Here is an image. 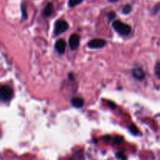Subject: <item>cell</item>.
Here are the masks:
<instances>
[{
  "label": "cell",
  "instance_id": "obj_1",
  "mask_svg": "<svg viewBox=\"0 0 160 160\" xmlns=\"http://www.w3.org/2000/svg\"><path fill=\"white\" fill-rule=\"evenodd\" d=\"M112 27L116 31L121 35H128L131 31V27L120 20H115L112 22Z\"/></svg>",
  "mask_w": 160,
  "mask_h": 160
},
{
  "label": "cell",
  "instance_id": "obj_2",
  "mask_svg": "<svg viewBox=\"0 0 160 160\" xmlns=\"http://www.w3.org/2000/svg\"><path fill=\"white\" fill-rule=\"evenodd\" d=\"M13 95L12 88L8 86H0V100L3 102L9 101Z\"/></svg>",
  "mask_w": 160,
  "mask_h": 160
},
{
  "label": "cell",
  "instance_id": "obj_3",
  "mask_svg": "<svg viewBox=\"0 0 160 160\" xmlns=\"http://www.w3.org/2000/svg\"><path fill=\"white\" fill-rule=\"evenodd\" d=\"M68 28L69 24L66 20H59L56 22V24H55V33L56 35H59L65 32L68 29Z\"/></svg>",
  "mask_w": 160,
  "mask_h": 160
},
{
  "label": "cell",
  "instance_id": "obj_4",
  "mask_svg": "<svg viewBox=\"0 0 160 160\" xmlns=\"http://www.w3.org/2000/svg\"><path fill=\"white\" fill-rule=\"evenodd\" d=\"M106 44V42L104 39H95L91 40L88 44V46L90 49H99L102 48Z\"/></svg>",
  "mask_w": 160,
  "mask_h": 160
},
{
  "label": "cell",
  "instance_id": "obj_5",
  "mask_svg": "<svg viewBox=\"0 0 160 160\" xmlns=\"http://www.w3.org/2000/svg\"><path fill=\"white\" fill-rule=\"evenodd\" d=\"M69 44H70V46L71 50H76L79 46L80 44L79 35L77 34L71 35V36L70 37V39H69Z\"/></svg>",
  "mask_w": 160,
  "mask_h": 160
},
{
  "label": "cell",
  "instance_id": "obj_6",
  "mask_svg": "<svg viewBox=\"0 0 160 160\" xmlns=\"http://www.w3.org/2000/svg\"><path fill=\"white\" fill-rule=\"evenodd\" d=\"M66 46H67V43H66L65 40L64 39H59L57 42H56V50H57V52L60 54L64 53L66 50Z\"/></svg>",
  "mask_w": 160,
  "mask_h": 160
},
{
  "label": "cell",
  "instance_id": "obj_7",
  "mask_svg": "<svg viewBox=\"0 0 160 160\" xmlns=\"http://www.w3.org/2000/svg\"><path fill=\"white\" fill-rule=\"evenodd\" d=\"M133 75L136 79L142 81L144 78H145V72L142 68H135L133 71Z\"/></svg>",
  "mask_w": 160,
  "mask_h": 160
},
{
  "label": "cell",
  "instance_id": "obj_8",
  "mask_svg": "<svg viewBox=\"0 0 160 160\" xmlns=\"http://www.w3.org/2000/svg\"><path fill=\"white\" fill-rule=\"evenodd\" d=\"M71 104L75 108H81L84 104V100L81 97H74L72 99Z\"/></svg>",
  "mask_w": 160,
  "mask_h": 160
},
{
  "label": "cell",
  "instance_id": "obj_9",
  "mask_svg": "<svg viewBox=\"0 0 160 160\" xmlns=\"http://www.w3.org/2000/svg\"><path fill=\"white\" fill-rule=\"evenodd\" d=\"M54 11V7H53V5L52 3H48L47 4V6H45V9L43 11V15L45 17H49L50 15H52V13Z\"/></svg>",
  "mask_w": 160,
  "mask_h": 160
},
{
  "label": "cell",
  "instance_id": "obj_10",
  "mask_svg": "<svg viewBox=\"0 0 160 160\" xmlns=\"http://www.w3.org/2000/svg\"><path fill=\"white\" fill-rule=\"evenodd\" d=\"M82 1L83 0H69L68 5L70 7H74L82 3Z\"/></svg>",
  "mask_w": 160,
  "mask_h": 160
},
{
  "label": "cell",
  "instance_id": "obj_11",
  "mask_svg": "<svg viewBox=\"0 0 160 160\" xmlns=\"http://www.w3.org/2000/svg\"><path fill=\"white\" fill-rule=\"evenodd\" d=\"M155 73H156V75H157L158 78L160 79V62L157 63L156 67H155Z\"/></svg>",
  "mask_w": 160,
  "mask_h": 160
},
{
  "label": "cell",
  "instance_id": "obj_12",
  "mask_svg": "<svg viewBox=\"0 0 160 160\" xmlns=\"http://www.w3.org/2000/svg\"><path fill=\"white\" fill-rule=\"evenodd\" d=\"M131 11V6H129V5L125 6L123 9V13L124 14H128Z\"/></svg>",
  "mask_w": 160,
  "mask_h": 160
},
{
  "label": "cell",
  "instance_id": "obj_13",
  "mask_svg": "<svg viewBox=\"0 0 160 160\" xmlns=\"http://www.w3.org/2000/svg\"><path fill=\"white\" fill-rule=\"evenodd\" d=\"M130 130H131V133H133L134 134H137V133H138V130L137 127L134 126V125H132L131 127H130Z\"/></svg>",
  "mask_w": 160,
  "mask_h": 160
},
{
  "label": "cell",
  "instance_id": "obj_14",
  "mask_svg": "<svg viewBox=\"0 0 160 160\" xmlns=\"http://www.w3.org/2000/svg\"><path fill=\"white\" fill-rule=\"evenodd\" d=\"M123 137H121V136H117V137L114 139V143H115V144H120V143L123 142Z\"/></svg>",
  "mask_w": 160,
  "mask_h": 160
},
{
  "label": "cell",
  "instance_id": "obj_15",
  "mask_svg": "<svg viewBox=\"0 0 160 160\" xmlns=\"http://www.w3.org/2000/svg\"><path fill=\"white\" fill-rule=\"evenodd\" d=\"M117 157H118V158H122V159H123V160H126V157H125V155H123V154H122V153H120V152H119V153L117 154Z\"/></svg>",
  "mask_w": 160,
  "mask_h": 160
},
{
  "label": "cell",
  "instance_id": "obj_16",
  "mask_svg": "<svg viewBox=\"0 0 160 160\" xmlns=\"http://www.w3.org/2000/svg\"><path fill=\"white\" fill-rule=\"evenodd\" d=\"M22 10H23V18H27V13H26V9H25V6L22 8Z\"/></svg>",
  "mask_w": 160,
  "mask_h": 160
},
{
  "label": "cell",
  "instance_id": "obj_17",
  "mask_svg": "<svg viewBox=\"0 0 160 160\" xmlns=\"http://www.w3.org/2000/svg\"><path fill=\"white\" fill-rule=\"evenodd\" d=\"M117 1H118V0H109V2H112V3H115Z\"/></svg>",
  "mask_w": 160,
  "mask_h": 160
}]
</instances>
